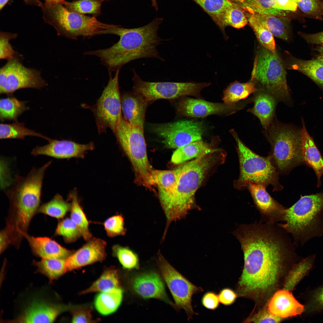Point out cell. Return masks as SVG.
<instances>
[{"label": "cell", "mask_w": 323, "mask_h": 323, "mask_svg": "<svg viewBox=\"0 0 323 323\" xmlns=\"http://www.w3.org/2000/svg\"><path fill=\"white\" fill-rule=\"evenodd\" d=\"M275 224H243L234 232L244 255V267L236 287L239 296L266 300L295 257L296 244L285 230Z\"/></svg>", "instance_id": "obj_1"}, {"label": "cell", "mask_w": 323, "mask_h": 323, "mask_svg": "<svg viewBox=\"0 0 323 323\" xmlns=\"http://www.w3.org/2000/svg\"><path fill=\"white\" fill-rule=\"evenodd\" d=\"M49 142L47 145L34 148L31 154L34 156L43 155L59 159L83 158L87 151L92 150L95 148L92 142L81 144L69 140L53 139Z\"/></svg>", "instance_id": "obj_18"}, {"label": "cell", "mask_w": 323, "mask_h": 323, "mask_svg": "<svg viewBox=\"0 0 323 323\" xmlns=\"http://www.w3.org/2000/svg\"><path fill=\"white\" fill-rule=\"evenodd\" d=\"M162 20L155 19L146 25L134 28L114 25L105 30L103 34L119 36L120 39L117 42L110 48L86 51L84 54L99 58L110 75L136 59L152 58L163 61L164 60L160 56L157 48L163 41L157 33Z\"/></svg>", "instance_id": "obj_2"}, {"label": "cell", "mask_w": 323, "mask_h": 323, "mask_svg": "<svg viewBox=\"0 0 323 323\" xmlns=\"http://www.w3.org/2000/svg\"><path fill=\"white\" fill-rule=\"evenodd\" d=\"M314 256L313 255L304 259L297 264L295 268L289 273L285 281L284 289L289 291L293 288L305 273L304 268L307 266L312 264Z\"/></svg>", "instance_id": "obj_46"}, {"label": "cell", "mask_w": 323, "mask_h": 323, "mask_svg": "<svg viewBox=\"0 0 323 323\" xmlns=\"http://www.w3.org/2000/svg\"><path fill=\"white\" fill-rule=\"evenodd\" d=\"M23 236L28 241L33 253L42 259H66L74 252L48 237H35L27 232L23 233Z\"/></svg>", "instance_id": "obj_24"}, {"label": "cell", "mask_w": 323, "mask_h": 323, "mask_svg": "<svg viewBox=\"0 0 323 323\" xmlns=\"http://www.w3.org/2000/svg\"><path fill=\"white\" fill-rule=\"evenodd\" d=\"M101 0L102 1V2H103V1H107L109 0Z\"/></svg>", "instance_id": "obj_64"}, {"label": "cell", "mask_w": 323, "mask_h": 323, "mask_svg": "<svg viewBox=\"0 0 323 323\" xmlns=\"http://www.w3.org/2000/svg\"><path fill=\"white\" fill-rule=\"evenodd\" d=\"M235 0L237 1H238V2H239L240 3H243L245 0Z\"/></svg>", "instance_id": "obj_62"}, {"label": "cell", "mask_w": 323, "mask_h": 323, "mask_svg": "<svg viewBox=\"0 0 323 323\" xmlns=\"http://www.w3.org/2000/svg\"><path fill=\"white\" fill-rule=\"evenodd\" d=\"M217 149L201 140L195 141L177 148L172 155L171 161L174 164H182Z\"/></svg>", "instance_id": "obj_28"}, {"label": "cell", "mask_w": 323, "mask_h": 323, "mask_svg": "<svg viewBox=\"0 0 323 323\" xmlns=\"http://www.w3.org/2000/svg\"><path fill=\"white\" fill-rule=\"evenodd\" d=\"M68 309V306L62 305L34 301L19 318L13 321L24 323H52L61 313Z\"/></svg>", "instance_id": "obj_20"}, {"label": "cell", "mask_w": 323, "mask_h": 323, "mask_svg": "<svg viewBox=\"0 0 323 323\" xmlns=\"http://www.w3.org/2000/svg\"><path fill=\"white\" fill-rule=\"evenodd\" d=\"M274 0H245L241 7L250 13L283 16L286 15L283 10L274 7Z\"/></svg>", "instance_id": "obj_41"}, {"label": "cell", "mask_w": 323, "mask_h": 323, "mask_svg": "<svg viewBox=\"0 0 323 323\" xmlns=\"http://www.w3.org/2000/svg\"><path fill=\"white\" fill-rule=\"evenodd\" d=\"M266 131L271 146L269 156L279 173H287L303 161L300 133L277 122Z\"/></svg>", "instance_id": "obj_9"}, {"label": "cell", "mask_w": 323, "mask_h": 323, "mask_svg": "<svg viewBox=\"0 0 323 323\" xmlns=\"http://www.w3.org/2000/svg\"><path fill=\"white\" fill-rule=\"evenodd\" d=\"M261 216L260 223L275 224L283 221L286 208L272 198L262 185L250 183L247 188Z\"/></svg>", "instance_id": "obj_17"}, {"label": "cell", "mask_w": 323, "mask_h": 323, "mask_svg": "<svg viewBox=\"0 0 323 323\" xmlns=\"http://www.w3.org/2000/svg\"><path fill=\"white\" fill-rule=\"evenodd\" d=\"M123 291L120 287L100 292L95 298L94 305L97 311L103 315L114 313L120 305Z\"/></svg>", "instance_id": "obj_30"}, {"label": "cell", "mask_w": 323, "mask_h": 323, "mask_svg": "<svg viewBox=\"0 0 323 323\" xmlns=\"http://www.w3.org/2000/svg\"><path fill=\"white\" fill-rule=\"evenodd\" d=\"M45 2L48 3H59L64 5L66 1L65 0H45Z\"/></svg>", "instance_id": "obj_59"}, {"label": "cell", "mask_w": 323, "mask_h": 323, "mask_svg": "<svg viewBox=\"0 0 323 323\" xmlns=\"http://www.w3.org/2000/svg\"><path fill=\"white\" fill-rule=\"evenodd\" d=\"M71 206V203L65 201L60 195L57 194L50 201L39 206L37 213L61 219L70 210Z\"/></svg>", "instance_id": "obj_38"}, {"label": "cell", "mask_w": 323, "mask_h": 323, "mask_svg": "<svg viewBox=\"0 0 323 323\" xmlns=\"http://www.w3.org/2000/svg\"><path fill=\"white\" fill-rule=\"evenodd\" d=\"M268 310L276 316L285 318L300 315L304 308L290 291L283 289L273 295L268 302Z\"/></svg>", "instance_id": "obj_23"}, {"label": "cell", "mask_w": 323, "mask_h": 323, "mask_svg": "<svg viewBox=\"0 0 323 323\" xmlns=\"http://www.w3.org/2000/svg\"><path fill=\"white\" fill-rule=\"evenodd\" d=\"M158 263L162 276L173 298L177 307L185 312L188 320L197 314L192 305L193 295L203 289L193 284L173 267L161 252L158 253Z\"/></svg>", "instance_id": "obj_14"}, {"label": "cell", "mask_w": 323, "mask_h": 323, "mask_svg": "<svg viewBox=\"0 0 323 323\" xmlns=\"http://www.w3.org/2000/svg\"><path fill=\"white\" fill-rule=\"evenodd\" d=\"M132 71L134 92L149 102L160 99H175L187 96L200 99L201 90L211 84L206 82H147L143 80L134 68Z\"/></svg>", "instance_id": "obj_11"}, {"label": "cell", "mask_w": 323, "mask_h": 323, "mask_svg": "<svg viewBox=\"0 0 323 323\" xmlns=\"http://www.w3.org/2000/svg\"><path fill=\"white\" fill-rule=\"evenodd\" d=\"M295 0L297 1V2H299V1H301L302 0Z\"/></svg>", "instance_id": "obj_63"}, {"label": "cell", "mask_w": 323, "mask_h": 323, "mask_svg": "<svg viewBox=\"0 0 323 323\" xmlns=\"http://www.w3.org/2000/svg\"><path fill=\"white\" fill-rule=\"evenodd\" d=\"M260 90L252 80L245 83L235 81L229 84L223 91L222 100L226 104H237L239 101Z\"/></svg>", "instance_id": "obj_29"}, {"label": "cell", "mask_w": 323, "mask_h": 323, "mask_svg": "<svg viewBox=\"0 0 323 323\" xmlns=\"http://www.w3.org/2000/svg\"><path fill=\"white\" fill-rule=\"evenodd\" d=\"M282 318L270 313L266 309L262 310L249 320L254 323H278Z\"/></svg>", "instance_id": "obj_52"}, {"label": "cell", "mask_w": 323, "mask_h": 323, "mask_svg": "<svg viewBox=\"0 0 323 323\" xmlns=\"http://www.w3.org/2000/svg\"><path fill=\"white\" fill-rule=\"evenodd\" d=\"M237 294L232 289L226 288L221 290L218 295L220 302L226 305H230L235 301Z\"/></svg>", "instance_id": "obj_54"}, {"label": "cell", "mask_w": 323, "mask_h": 323, "mask_svg": "<svg viewBox=\"0 0 323 323\" xmlns=\"http://www.w3.org/2000/svg\"><path fill=\"white\" fill-rule=\"evenodd\" d=\"M317 51L319 54L316 59L323 63V45L319 48Z\"/></svg>", "instance_id": "obj_58"}, {"label": "cell", "mask_w": 323, "mask_h": 323, "mask_svg": "<svg viewBox=\"0 0 323 323\" xmlns=\"http://www.w3.org/2000/svg\"><path fill=\"white\" fill-rule=\"evenodd\" d=\"M297 4L298 7L306 16L316 19H322L323 1L302 0L297 2Z\"/></svg>", "instance_id": "obj_48"}, {"label": "cell", "mask_w": 323, "mask_h": 323, "mask_svg": "<svg viewBox=\"0 0 323 323\" xmlns=\"http://www.w3.org/2000/svg\"><path fill=\"white\" fill-rule=\"evenodd\" d=\"M55 234L63 237L65 241L69 243L74 242L82 236L76 224L71 218H66L58 224Z\"/></svg>", "instance_id": "obj_45"}, {"label": "cell", "mask_w": 323, "mask_h": 323, "mask_svg": "<svg viewBox=\"0 0 323 323\" xmlns=\"http://www.w3.org/2000/svg\"><path fill=\"white\" fill-rule=\"evenodd\" d=\"M46 84L40 72L25 66L17 54L0 68V94L10 95L25 88L40 89Z\"/></svg>", "instance_id": "obj_13"}, {"label": "cell", "mask_w": 323, "mask_h": 323, "mask_svg": "<svg viewBox=\"0 0 323 323\" xmlns=\"http://www.w3.org/2000/svg\"><path fill=\"white\" fill-rule=\"evenodd\" d=\"M132 286L135 291L143 298H157L172 304L162 279L155 273H148L136 276L132 281Z\"/></svg>", "instance_id": "obj_22"}, {"label": "cell", "mask_w": 323, "mask_h": 323, "mask_svg": "<svg viewBox=\"0 0 323 323\" xmlns=\"http://www.w3.org/2000/svg\"><path fill=\"white\" fill-rule=\"evenodd\" d=\"M112 250L113 255L117 258L124 268L130 269L138 266V256L129 247L115 245L112 247Z\"/></svg>", "instance_id": "obj_44"}, {"label": "cell", "mask_w": 323, "mask_h": 323, "mask_svg": "<svg viewBox=\"0 0 323 323\" xmlns=\"http://www.w3.org/2000/svg\"><path fill=\"white\" fill-rule=\"evenodd\" d=\"M119 71H116L113 77L110 76L107 85L93 108L99 133L106 132L107 128L114 133L122 115L118 84Z\"/></svg>", "instance_id": "obj_12"}, {"label": "cell", "mask_w": 323, "mask_h": 323, "mask_svg": "<svg viewBox=\"0 0 323 323\" xmlns=\"http://www.w3.org/2000/svg\"><path fill=\"white\" fill-rule=\"evenodd\" d=\"M105 230L110 237L124 235L127 231L124 218L122 214H117L107 219L103 223Z\"/></svg>", "instance_id": "obj_47"}, {"label": "cell", "mask_w": 323, "mask_h": 323, "mask_svg": "<svg viewBox=\"0 0 323 323\" xmlns=\"http://www.w3.org/2000/svg\"><path fill=\"white\" fill-rule=\"evenodd\" d=\"M114 134L132 164L135 182L153 191L151 184L153 170L148 159L144 128L131 125L122 115Z\"/></svg>", "instance_id": "obj_8"}, {"label": "cell", "mask_w": 323, "mask_h": 323, "mask_svg": "<svg viewBox=\"0 0 323 323\" xmlns=\"http://www.w3.org/2000/svg\"><path fill=\"white\" fill-rule=\"evenodd\" d=\"M287 65L288 69L301 72L316 83L323 84V63L319 60L296 59Z\"/></svg>", "instance_id": "obj_31"}, {"label": "cell", "mask_w": 323, "mask_h": 323, "mask_svg": "<svg viewBox=\"0 0 323 323\" xmlns=\"http://www.w3.org/2000/svg\"><path fill=\"white\" fill-rule=\"evenodd\" d=\"M27 4L40 7L42 6L43 4L40 0H24Z\"/></svg>", "instance_id": "obj_57"}, {"label": "cell", "mask_w": 323, "mask_h": 323, "mask_svg": "<svg viewBox=\"0 0 323 323\" xmlns=\"http://www.w3.org/2000/svg\"><path fill=\"white\" fill-rule=\"evenodd\" d=\"M9 0H0V10H1Z\"/></svg>", "instance_id": "obj_60"}, {"label": "cell", "mask_w": 323, "mask_h": 323, "mask_svg": "<svg viewBox=\"0 0 323 323\" xmlns=\"http://www.w3.org/2000/svg\"><path fill=\"white\" fill-rule=\"evenodd\" d=\"M249 13L274 36L284 41H287L289 39L287 24L279 16L254 12Z\"/></svg>", "instance_id": "obj_33"}, {"label": "cell", "mask_w": 323, "mask_h": 323, "mask_svg": "<svg viewBox=\"0 0 323 323\" xmlns=\"http://www.w3.org/2000/svg\"><path fill=\"white\" fill-rule=\"evenodd\" d=\"M248 22L243 10L239 6L235 4L224 11L218 25L224 32V28L227 25L239 29L245 26Z\"/></svg>", "instance_id": "obj_37"}, {"label": "cell", "mask_w": 323, "mask_h": 323, "mask_svg": "<svg viewBox=\"0 0 323 323\" xmlns=\"http://www.w3.org/2000/svg\"><path fill=\"white\" fill-rule=\"evenodd\" d=\"M299 34L308 43L323 45V31L312 34L299 32Z\"/></svg>", "instance_id": "obj_56"}, {"label": "cell", "mask_w": 323, "mask_h": 323, "mask_svg": "<svg viewBox=\"0 0 323 323\" xmlns=\"http://www.w3.org/2000/svg\"><path fill=\"white\" fill-rule=\"evenodd\" d=\"M153 129L166 147L174 149L201 140L205 128L201 122L183 120L156 124Z\"/></svg>", "instance_id": "obj_15"}, {"label": "cell", "mask_w": 323, "mask_h": 323, "mask_svg": "<svg viewBox=\"0 0 323 323\" xmlns=\"http://www.w3.org/2000/svg\"><path fill=\"white\" fill-rule=\"evenodd\" d=\"M229 131L237 144L239 162V176L234 182V187L242 190L253 183L266 187L271 185L274 191L282 190L283 187L279 181V173L269 156L263 157L255 153L243 143L234 129Z\"/></svg>", "instance_id": "obj_7"}, {"label": "cell", "mask_w": 323, "mask_h": 323, "mask_svg": "<svg viewBox=\"0 0 323 323\" xmlns=\"http://www.w3.org/2000/svg\"><path fill=\"white\" fill-rule=\"evenodd\" d=\"M101 0H74L66 2L64 5L68 10L80 14H92L96 17L101 14Z\"/></svg>", "instance_id": "obj_43"}, {"label": "cell", "mask_w": 323, "mask_h": 323, "mask_svg": "<svg viewBox=\"0 0 323 323\" xmlns=\"http://www.w3.org/2000/svg\"><path fill=\"white\" fill-rule=\"evenodd\" d=\"M153 6L156 9H157V2L156 0H151Z\"/></svg>", "instance_id": "obj_61"}, {"label": "cell", "mask_w": 323, "mask_h": 323, "mask_svg": "<svg viewBox=\"0 0 323 323\" xmlns=\"http://www.w3.org/2000/svg\"><path fill=\"white\" fill-rule=\"evenodd\" d=\"M41 7L45 22L54 27L58 35L72 39L102 34L114 25L101 22L95 16L71 11L60 3L45 2Z\"/></svg>", "instance_id": "obj_6"}, {"label": "cell", "mask_w": 323, "mask_h": 323, "mask_svg": "<svg viewBox=\"0 0 323 323\" xmlns=\"http://www.w3.org/2000/svg\"><path fill=\"white\" fill-rule=\"evenodd\" d=\"M323 309V286L317 289L312 294L307 307V311L313 312Z\"/></svg>", "instance_id": "obj_51"}, {"label": "cell", "mask_w": 323, "mask_h": 323, "mask_svg": "<svg viewBox=\"0 0 323 323\" xmlns=\"http://www.w3.org/2000/svg\"><path fill=\"white\" fill-rule=\"evenodd\" d=\"M106 246L104 240L92 237L66 259L68 271L102 262L106 256Z\"/></svg>", "instance_id": "obj_19"}, {"label": "cell", "mask_w": 323, "mask_h": 323, "mask_svg": "<svg viewBox=\"0 0 323 323\" xmlns=\"http://www.w3.org/2000/svg\"><path fill=\"white\" fill-rule=\"evenodd\" d=\"M283 221L278 224L292 235L296 245L323 236V193L301 196L286 208Z\"/></svg>", "instance_id": "obj_5"}, {"label": "cell", "mask_w": 323, "mask_h": 323, "mask_svg": "<svg viewBox=\"0 0 323 323\" xmlns=\"http://www.w3.org/2000/svg\"><path fill=\"white\" fill-rule=\"evenodd\" d=\"M300 132L303 161L313 168L317 177V186L321 185L323 174V158L303 122Z\"/></svg>", "instance_id": "obj_25"}, {"label": "cell", "mask_w": 323, "mask_h": 323, "mask_svg": "<svg viewBox=\"0 0 323 323\" xmlns=\"http://www.w3.org/2000/svg\"><path fill=\"white\" fill-rule=\"evenodd\" d=\"M17 34L10 32H0V58L7 60L13 57L17 53L13 49L10 40L16 38Z\"/></svg>", "instance_id": "obj_49"}, {"label": "cell", "mask_w": 323, "mask_h": 323, "mask_svg": "<svg viewBox=\"0 0 323 323\" xmlns=\"http://www.w3.org/2000/svg\"><path fill=\"white\" fill-rule=\"evenodd\" d=\"M66 259H42L34 260L33 263L36 267L37 272L46 276L51 282L68 271Z\"/></svg>", "instance_id": "obj_32"}, {"label": "cell", "mask_w": 323, "mask_h": 323, "mask_svg": "<svg viewBox=\"0 0 323 323\" xmlns=\"http://www.w3.org/2000/svg\"><path fill=\"white\" fill-rule=\"evenodd\" d=\"M69 199L72 201L70 218L77 226L82 236L88 241L92 238V235L89 229V222L80 204L76 193L74 191L70 194Z\"/></svg>", "instance_id": "obj_34"}, {"label": "cell", "mask_w": 323, "mask_h": 323, "mask_svg": "<svg viewBox=\"0 0 323 323\" xmlns=\"http://www.w3.org/2000/svg\"><path fill=\"white\" fill-rule=\"evenodd\" d=\"M121 97V111L125 120L131 125L144 128L145 115L149 101L140 94H124Z\"/></svg>", "instance_id": "obj_21"}, {"label": "cell", "mask_w": 323, "mask_h": 323, "mask_svg": "<svg viewBox=\"0 0 323 323\" xmlns=\"http://www.w3.org/2000/svg\"><path fill=\"white\" fill-rule=\"evenodd\" d=\"M251 80L261 86L277 100H285L289 96L286 72L282 60L276 52L263 47L258 50L255 58Z\"/></svg>", "instance_id": "obj_10"}, {"label": "cell", "mask_w": 323, "mask_h": 323, "mask_svg": "<svg viewBox=\"0 0 323 323\" xmlns=\"http://www.w3.org/2000/svg\"><path fill=\"white\" fill-rule=\"evenodd\" d=\"M213 18L218 25L224 11L235 3L230 0H194Z\"/></svg>", "instance_id": "obj_42"}, {"label": "cell", "mask_w": 323, "mask_h": 323, "mask_svg": "<svg viewBox=\"0 0 323 323\" xmlns=\"http://www.w3.org/2000/svg\"><path fill=\"white\" fill-rule=\"evenodd\" d=\"M31 135L43 138L49 142L53 139L26 128L24 124L17 122L11 124H1L0 138L1 139L17 138L23 139L26 136Z\"/></svg>", "instance_id": "obj_36"}, {"label": "cell", "mask_w": 323, "mask_h": 323, "mask_svg": "<svg viewBox=\"0 0 323 323\" xmlns=\"http://www.w3.org/2000/svg\"><path fill=\"white\" fill-rule=\"evenodd\" d=\"M224 153L217 149L176 168L178 176L174 191L166 205L162 208L166 218L165 229L172 222L184 218L188 211L196 208V191L211 169L222 163Z\"/></svg>", "instance_id": "obj_3"}, {"label": "cell", "mask_w": 323, "mask_h": 323, "mask_svg": "<svg viewBox=\"0 0 323 323\" xmlns=\"http://www.w3.org/2000/svg\"><path fill=\"white\" fill-rule=\"evenodd\" d=\"M246 15L258 40L262 46L272 52H276L274 36L249 13Z\"/></svg>", "instance_id": "obj_40"}, {"label": "cell", "mask_w": 323, "mask_h": 323, "mask_svg": "<svg viewBox=\"0 0 323 323\" xmlns=\"http://www.w3.org/2000/svg\"><path fill=\"white\" fill-rule=\"evenodd\" d=\"M50 161L40 167L33 168L25 176H16L13 186L5 192L10 202L5 228L15 239L23 237L39 207L43 179Z\"/></svg>", "instance_id": "obj_4"}, {"label": "cell", "mask_w": 323, "mask_h": 323, "mask_svg": "<svg viewBox=\"0 0 323 323\" xmlns=\"http://www.w3.org/2000/svg\"><path fill=\"white\" fill-rule=\"evenodd\" d=\"M26 102L14 97L1 99L0 101V118L1 121L16 120L28 108Z\"/></svg>", "instance_id": "obj_39"}, {"label": "cell", "mask_w": 323, "mask_h": 323, "mask_svg": "<svg viewBox=\"0 0 323 323\" xmlns=\"http://www.w3.org/2000/svg\"><path fill=\"white\" fill-rule=\"evenodd\" d=\"M178 176L176 168L173 170L153 171L151 183L157 186L159 199L162 208L167 204L174 191Z\"/></svg>", "instance_id": "obj_27"}, {"label": "cell", "mask_w": 323, "mask_h": 323, "mask_svg": "<svg viewBox=\"0 0 323 323\" xmlns=\"http://www.w3.org/2000/svg\"><path fill=\"white\" fill-rule=\"evenodd\" d=\"M298 7L295 0H274V8L280 10L294 12Z\"/></svg>", "instance_id": "obj_55"}, {"label": "cell", "mask_w": 323, "mask_h": 323, "mask_svg": "<svg viewBox=\"0 0 323 323\" xmlns=\"http://www.w3.org/2000/svg\"><path fill=\"white\" fill-rule=\"evenodd\" d=\"M91 308L88 307L82 306L72 310V323H91L95 322L92 319Z\"/></svg>", "instance_id": "obj_50"}, {"label": "cell", "mask_w": 323, "mask_h": 323, "mask_svg": "<svg viewBox=\"0 0 323 323\" xmlns=\"http://www.w3.org/2000/svg\"><path fill=\"white\" fill-rule=\"evenodd\" d=\"M120 287V282L117 271L115 268H108L100 277L88 288L82 291L80 294L92 292H102Z\"/></svg>", "instance_id": "obj_35"}, {"label": "cell", "mask_w": 323, "mask_h": 323, "mask_svg": "<svg viewBox=\"0 0 323 323\" xmlns=\"http://www.w3.org/2000/svg\"><path fill=\"white\" fill-rule=\"evenodd\" d=\"M242 108L239 103L229 104L187 98L179 101L177 110L180 115L184 116L202 118L212 115H230Z\"/></svg>", "instance_id": "obj_16"}, {"label": "cell", "mask_w": 323, "mask_h": 323, "mask_svg": "<svg viewBox=\"0 0 323 323\" xmlns=\"http://www.w3.org/2000/svg\"><path fill=\"white\" fill-rule=\"evenodd\" d=\"M255 93L253 99V106L249 109L248 111L259 119L266 130L273 122L277 99L271 94L263 90Z\"/></svg>", "instance_id": "obj_26"}, {"label": "cell", "mask_w": 323, "mask_h": 323, "mask_svg": "<svg viewBox=\"0 0 323 323\" xmlns=\"http://www.w3.org/2000/svg\"><path fill=\"white\" fill-rule=\"evenodd\" d=\"M203 306L210 310H214L219 305V300L218 295L211 291L208 292L203 295L201 300Z\"/></svg>", "instance_id": "obj_53"}]
</instances>
